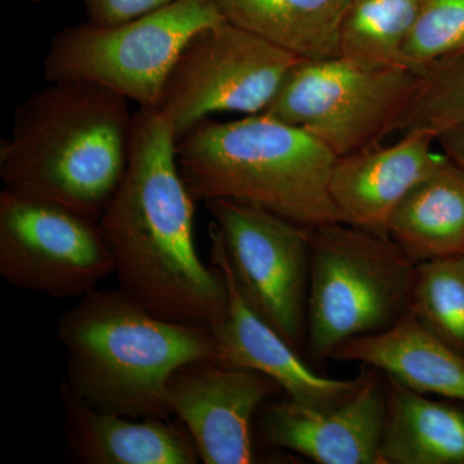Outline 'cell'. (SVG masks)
I'll return each mask as SVG.
<instances>
[{"instance_id": "cell-1", "label": "cell", "mask_w": 464, "mask_h": 464, "mask_svg": "<svg viewBox=\"0 0 464 464\" xmlns=\"http://www.w3.org/2000/svg\"><path fill=\"white\" fill-rule=\"evenodd\" d=\"M176 143L160 112L134 111L127 172L99 222L119 289L154 315L210 328L227 310V286L198 253L197 201L179 173Z\"/></svg>"}, {"instance_id": "cell-2", "label": "cell", "mask_w": 464, "mask_h": 464, "mask_svg": "<svg viewBox=\"0 0 464 464\" xmlns=\"http://www.w3.org/2000/svg\"><path fill=\"white\" fill-rule=\"evenodd\" d=\"M50 84L14 110L0 177L5 190L99 221L127 172L134 112L101 85Z\"/></svg>"}, {"instance_id": "cell-3", "label": "cell", "mask_w": 464, "mask_h": 464, "mask_svg": "<svg viewBox=\"0 0 464 464\" xmlns=\"http://www.w3.org/2000/svg\"><path fill=\"white\" fill-rule=\"evenodd\" d=\"M66 386L92 408L132 420H169L170 377L182 366L217 362L208 326L170 322L121 289L93 290L61 315Z\"/></svg>"}, {"instance_id": "cell-4", "label": "cell", "mask_w": 464, "mask_h": 464, "mask_svg": "<svg viewBox=\"0 0 464 464\" xmlns=\"http://www.w3.org/2000/svg\"><path fill=\"white\" fill-rule=\"evenodd\" d=\"M192 199L262 208L302 227L341 222L329 192L337 155L295 125L266 114L203 119L176 143Z\"/></svg>"}, {"instance_id": "cell-5", "label": "cell", "mask_w": 464, "mask_h": 464, "mask_svg": "<svg viewBox=\"0 0 464 464\" xmlns=\"http://www.w3.org/2000/svg\"><path fill=\"white\" fill-rule=\"evenodd\" d=\"M308 350L331 359L342 344L384 331L408 308L417 264L389 237L342 222L307 227Z\"/></svg>"}, {"instance_id": "cell-6", "label": "cell", "mask_w": 464, "mask_h": 464, "mask_svg": "<svg viewBox=\"0 0 464 464\" xmlns=\"http://www.w3.org/2000/svg\"><path fill=\"white\" fill-rule=\"evenodd\" d=\"M224 20L215 0H176L118 25L67 26L52 39L43 75L48 83L101 85L158 111L168 75L186 43Z\"/></svg>"}, {"instance_id": "cell-7", "label": "cell", "mask_w": 464, "mask_h": 464, "mask_svg": "<svg viewBox=\"0 0 464 464\" xmlns=\"http://www.w3.org/2000/svg\"><path fill=\"white\" fill-rule=\"evenodd\" d=\"M423 84L424 75L406 66L374 69L342 56L302 60L262 114L350 157L396 134Z\"/></svg>"}, {"instance_id": "cell-8", "label": "cell", "mask_w": 464, "mask_h": 464, "mask_svg": "<svg viewBox=\"0 0 464 464\" xmlns=\"http://www.w3.org/2000/svg\"><path fill=\"white\" fill-rule=\"evenodd\" d=\"M301 61L264 36L224 20L186 43L168 75L158 111L177 140L218 112L262 114Z\"/></svg>"}, {"instance_id": "cell-9", "label": "cell", "mask_w": 464, "mask_h": 464, "mask_svg": "<svg viewBox=\"0 0 464 464\" xmlns=\"http://www.w3.org/2000/svg\"><path fill=\"white\" fill-rule=\"evenodd\" d=\"M114 271L99 221L5 188L0 192V276L9 285L81 299Z\"/></svg>"}, {"instance_id": "cell-10", "label": "cell", "mask_w": 464, "mask_h": 464, "mask_svg": "<svg viewBox=\"0 0 464 464\" xmlns=\"http://www.w3.org/2000/svg\"><path fill=\"white\" fill-rule=\"evenodd\" d=\"M218 228L235 280L250 304L293 347L307 340V227L239 201L204 203Z\"/></svg>"}, {"instance_id": "cell-11", "label": "cell", "mask_w": 464, "mask_h": 464, "mask_svg": "<svg viewBox=\"0 0 464 464\" xmlns=\"http://www.w3.org/2000/svg\"><path fill=\"white\" fill-rule=\"evenodd\" d=\"M279 390L276 382L258 372L197 362L170 377L167 400L172 415L190 433L200 462L249 464L259 459L253 418Z\"/></svg>"}, {"instance_id": "cell-12", "label": "cell", "mask_w": 464, "mask_h": 464, "mask_svg": "<svg viewBox=\"0 0 464 464\" xmlns=\"http://www.w3.org/2000/svg\"><path fill=\"white\" fill-rule=\"evenodd\" d=\"M209 239L210 264L221 271L228 293L225 316L210 326L218 347L217 362L258 372L276 382L289 400L316 411L334 408L350 399L362 386L364 369L353 380L317 374L302 360L297 348L266 322L243 295L213 222L209 225Z\"/></svg>"}, {"instance_id": "cell-13", "label": "cell", "mask_w": 464, "mask_h": 464, "mask_svg": "<svg viewBox=\"0 0 464 464\" xmlns=\"http://www.w3.org/2000/svg\"><path fill=\"white\" fill-rule=\"evenodd\" d=\"M384 418L386 389L364 369L362 386L342 404L316 411L288 399L268 405L259 424L268 444L315 463L382 464Z\"/></svg>"}, {"instance_id": "cell-14", "label": "cell", "mask_w": 464, "mask_h": 464, "mask_svg": "<svg viewBox=\"0 0 464 464\" xmlns=\"http://www.w3.org/2000/svg\"><path fill=\"white\" fill-rule=\"evenodd\" d=\"M436 137L429 132L401 134L391 145H377L338 158L329 192L342 224L387 235L396 208L409 191L438 164Z\"/></svg>"}, {"instance_id": "cell-15", "label": "cell", "mask_w": 464, "mask_h": 464, "mask_svg": "<svg viewBox=\"0 0 464 464\" xmlns=\"http://www.w3.org/2000/svg\"><path fill=\"white\" fill-rule=\"evenodd\" d=\"M63 429L70 453L85 464H197L188 430L169 420H132L92 408L61 386Z\"/></svg>"}, {"instance_id": "cell-16", "label": "cell", "mask_w": 464, "mask_h": 464, "mask_svg": "<svg viewBox=\"0 0 464 464\" xmlns=\"http://www.w3.org/2000/svg\"><path fill=\"white\" fill-rule=\"evenodd\" d=\"M331 359L372 366L415 392L464 402V355L408 308L389 328L346 342Z\"/></svg>"}, {"instance_id": "cell-17", "label": "cell", "mask_w": 464, "mask_h": 464, "mask_svg": "<svg viewBox=\"0 0 464 464\" xmlns=\"http://www.w3.org/2000/svg\"><path fill=\"white\" fill-rule=\"evenodd\" d=\"M415 264L464 255V170L442 155L406 194L387 227Z\"/></svg>"}, {"instance_id": "cell-18", "label": "cell", "mask_w": 464, "mask_h": 464, "mask_svg": "<svg viewBox=\"0 0 464 464\" xmlns=\"http://www.w3.org/2000/svg\"><path fill=\"white\" fill-rule=\"evenodd\" d=\"M382 464H464V411L387 377Z\"/></svg>"}, {"instance_id": "cell-19", "label": "cell", "mask_w": 464, "mask_h": 464, "mask_svg": "<svg viewBox=\"0 0 464 464\" xmlns=\"http://www.w3.org/2000/svg\"><path fill=\"white\" fill-rule=\"evenodd\" d=\"M228 23L302 60L340 56L342 21L353 0H215Z\"/></svg>"}, {"instance_id": "cell-20", "label": "cell", "mask_w": 464, "mask_h": 464, "mask_svg": "<svg viewBox=\"0 0 464 464\" xmlns=\"http://www.w3.org/2000/svg\"><path fill=\"white\" fill-rule=\"evenodd\" d=\"M420 0H353L340 30V56L366 67L404 66L402 52Z\"/></svg>"}, {"instance_id": "cell-21", "label": "cell", "mask_w": 464, "mask_h": 464, "mask_svg": "<svg viewBox=\"0 0 464 464\" xmlns=\"http://www.w3.org/2000/svg\"><path fill=\"white\" fill-rule=\"evenodd\" d=\"M408 310L464 355V256L418 264Z\"/></svg>"}, {"instance_id": "cell-22", "label": "cell", "mask_w": 464, "mask_h": 464, "mask_svg": "<svg viewBox=\"0 0 464 464\" xmlns=\"http://www.w3.org/2000/svg\"><path fill=\"white\" fill-rule=\"evenodd\" d=\"M464 121V52L436 63L396 133L440 132Z\"/></svg>"}, {"instance_id": "cell-23", "label": "cell", "mask_w": 464, "mask_h": 464, "mask_svg": "<svg viewBox=\"0 0 464 464\" xmlns=\"http://www.w3.org/2000/svg\"><path fill=\"white\" fill-rule=\"evenodd\" d=\"M464 52V0H420L402 63L426 75L436 63Z\"/></svg>"}, {"instance_id": "cell-24", "label": "cell", "mask_w": 464, "mask_h": 464, "mask_svg": "<svg viewBox=\"0 0 464 464\" xmlns=\"http://www.w3.org/2000/svg\"><path fill=\"white\" fill-rule=\"evenodd\" d=\"M176 0H84L87 23L111 26L166 7Z\"/></svg>"}, {"instance_id": "cell-25", "label": "cell", "mask_w": 464, "mask_h": 464, "mask_svg": "<svg viewBox=\"0 0 464 464\" xmlns=\"http://www.w3.org/2000/svg\"><path fill=\"white\" fill-rule=\"evenodd\" d=\"M442 154L464 170V121L447 128L436 136Z\"/></svg>"}, {"instance_id": "cell-26", "label": "cell", "mask_w": 464, "mask_h": 464, "mask_svg": "<svg viewBox=\"0 0 464 464\" xmlns=\"http://www.w3.org/2000/svg\"><path fill=\"white\" fill-rule=\"evenodd\" d=\"M30 2H33V3H41V2H43V0H30Z\"/></svg>"}, {"instance_id": "cell-27", "label": "cell", "mask_w": 464, "mask_h": 464, "mask_svg": "<svg viewBox=\"0 0 464 464\" xmlns=\"http://www.w3.org/2000/svg\"><path fill=\"white\" fill-rule=\"evenodd\" d=\"M464 256V255H463Z\"/></svg>"}]
</instances>
